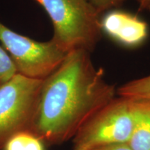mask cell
I'll return each instance as SVG.
<instances>
[{"mask_svg": "<svg viewBox=\"0 0 150 150\" xmlns=\"http://www.w3.org/2000/svg\"><path fill=\"white\" fill-rule=\"evenodd\" d=\"M116 91L93 64L90 52H69L42 81L30 131L46 145H61L115 98Z\"/></svg>", "mask_w": 150, "mask_h": 150, "instance_id": "6da1fadb", "label": "cell"}, {"mask_svg": "<svg viewBox=\"0 0 150 150\" xmlns=\"http://www.w3.org/2000/svg\"><path fill=\"white\" fill-rule=\"evenodd\" d=\"M45 10L54 28L52 40L65 53L93 52L102 35L101 18L90 0H35Z\"/></svg>", "mask_w": 150, "mask_h": 150, "instance_id": "7a4b0ae2", "label": "cell"}, {"mask_svg": "<svg viewBox=\"0 0 150 150\" xmlns=\"http://www.w3.org/2000/svg\"><path fill=\"white\" fill-rule=\"evenodd\" d=\"M141 99L115 97L95 112L72 138V150H93L128 142L139 115Z\"/></svg>", "mask_w": 150, "mask_h": 150, "instance_id": "3957f363", "label": "cell"}, {"mask_svg": "<svg viewBox=\"0 0 150 150\" xmlns=\"http://www.w3.org/2000/svg\"><path fill=\"white\" fill-rule=\"evenodd\" d=\"M0 42L17 72L25 77L44 80L59 67L67 54L50 40L39 42L13 31L0 22Z\"/></svg>", "mask_w": 150, "mask_h": 150, "instance_id": "277c9868", "label": "cell"}, {"mask_svg": "<svg viewBox=\"0 0 150 150\" xmlns=\"http://www.w3.org/2000/svg\"><path fill=\"white\" fill-rule=\"evenodd\" d=\"M42 81L16 74L0 86V150L11 137L30 131Z\"/></svg>", "mask_w": 150, "mask_h": 150, "instance_id": "5b68a950", "label": "cell"}, {"mask_svg": "<svg viewBox=\"0 0 150 150\" xmlns=\"http://www.w3.org/2000/svg\"><path fill=\"white\" fill-rule=\"evenodd\" d=\"M102 33L121 46L136 48L145 42L149 29L137 16L120 10H110L101 18Z\"/></svg>", "mask_w": 150, "mask_h": 150, "instance_id": "8992f818", "label": "cell"}, {"mask_svg": "<svg viewBox=\"0 0 150 150\" xmlns=\"http://www.w3.org/2000/svg\"><path fill=\"white\" fill-rule=\"evenodd\" d=\"M134 150H150V100L141 99V107L130 140Z\"/></svg>", "mask_w": 150, "mask_h": 150, "instance_id": "52a82bcc", "label": "cell"}, {"mask_svg": "<svg viewBox=\"0 0 150 150\" xmlns=\"http://www.w3.org/2000/svg\"><path fill=\"white\" fill-rule=\"evenodd\" d=\"M45 146L40 138L26 131L11 137L1 150H46Z\"/></svg>", "mask_w": 150, "mask_h": 150, "instance_id": "ba28073f", "label": "cell"}, {"mask_svg": "<svg viewBox=\"0 0 150 150\" xmlns=\"http://www.w3.org/2000/svg\"><path fill=\"white\" fill-rule=\"evenodd\" d=\"M119 97L150 100V75L127 82L116 91Z\"/></svg>", "mask_w": 150, "mask_h": 150, "instance_id": "9c48e42d", "label": "cell"}, {"mask_svg": "<svg viewBox=\"0 0 150 150\" xmlns=\"http://www.w3.org/2000/svg\"><path fill=\"white\" fill-rule=\"evenodd\" d=\"M17 74L16 67L6 51L0 46V86Z\"/></svg>", "mask_w": 150, "mask_h": 150, "instance_id": "30bf717a", "label": "cell"}, {"mask_svg": "<svg viewBox=\"0 0 150 150\" xmlns=\"http://www.w3.org/2000/svg\"><path fill=\"white\" fill-rule=\"evenodd\" d=\"M127 0H90L101 16L106 11H109L121 6Z\"/></svg>", "mask_w": 150, "mask_h": 150, "instance_id": "8fae6325", "label": "cell"}, {"mask_svg": "<svg viewBox=\"0 0 150 150\" xmlns=\"http://www.w3.org/2000/svg\"><path fill=\"white\" fill-rule=\"evenodd\" d=\"M93 150H134L127 142L124 143H115L110 145L101 146Z\"/></svg>", "mask_w": 150, "mask_h": 150, "instance_id": "7c38bea8", "label": "cell"}, {"mask_svg": "<svg viewBox=\"0 0 150 150\" xmlns=\"http://www.w3.org/2000/svg\"><path fill=\"white\" fill-rule=\"evenodd\" d=\"M140 11L147 10L150 5V0H136Z\"/></svg>", "mask_w": 150, "mask_h": 150, "instance_id": "4fadbf2b", "label": "cell"}, {"mask_svg": "<svg viewBox=\"0 0 150 150\" xmlns=\"http://www.w3.org/2000/svg\"><path fill=\"white\" fill-rule=\"evenodd\" d=\"M147 10H148V11H149V12H150V5H149V8H148V9H147Z\"/></svg>", "mask_w": 150, "mask_h": 150, "instance_id": "5bb4252c", "label": "cell"}]
</instances>
